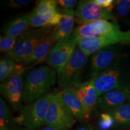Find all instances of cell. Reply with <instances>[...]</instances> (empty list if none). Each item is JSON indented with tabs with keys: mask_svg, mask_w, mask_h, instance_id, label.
<instances>
[{
	"mask_svg": "<svg viewBox=\"0 0 130 130\" xmlns=\"http://www.w3.org/2000/svg\"><path fill=\"white\" fill-rule=\"evenodd\" d=\"M40 130H59L56 129V128H53V127H50V126H47V127H45L44 128H42Z\"/></svg>",
	"mask_w": 130,
	"mask_h": 130,
	"instance_id": "1f68e13d",
	"label": "cell"
},
{
	"mask_svg": "<svg viewBox=\"0 0 130 130\" xmlns=\"http://www.w3.org/2000/svg\"><path fill=\"white\" fill-rule=\"evenodd\" d=\"M121 45H130V30L123 32V39Z\"/></svg>",
	"mask_w": 130,
	"mask_h": 130,
	"instance_id": "f546056e",
	"label": "cell"
},
{
	"mask_svg": "<svg viewBox=\"0 0 130 130\" xmlns=\"http://www.w3.org/2000/svg\"><path fill=\"white\" fill-rule=\"evenodd\" d=\"M30 14H22L7 22L4 27L5 35L13 37H19L22 35L30 27Z\"/></svg>",
	"mask_w": 130,
	"mask_h": 130,
	"instance_id": "ac0fdd59",
	"label": "cell"
},
{
	"mask_svg": "<svg viewBox=\"0 0 130 130\" xmlns=\"http://www.w3.org/2000/svg\"><path fill=\"white\" fill-rule=\"evenodd\" d=\"M121 48L118 45L101 49L92 55L90 61V79L108 69L118 60Z\"/></svg>",
	"mask_w": 130,
	"mask_h": 130,
	"instance_id": "30bf717a",
	"label": "cell"
},
{
	"mask_svg": "<svg viewBox=\"0 0 130 130\" xmlns=\"http://www.w3.org/2000/svg\"><path fill=\"white\" fill-rule=\"evenodd\" d=\"M107 113L115 119L113 130H125L130 128V102Z\"/></svg>",
	"mask_w": 130,
	"mask_h": 130,
	"instance_id": "d6986e66",
	"label": "cell"
},
{
	"mask_svg": "<svg viewBox=\"0 0 130 130\" xmlns=\"http://www.w3.org/2000/svg\"><path fill=\"white\" fill-rule=\"evenodd\" d=\"M120 27L117 22H110L105 19H100L75 28L73 34L78 38H88L104 36L120 31Z\"/></svg>",
	"mask_w": 130,
	"mask_h": 130,
	"instance_id": "8fae6325",
	"label": "cell"
},
{
	"mask_svg": "<svg viewBox=\"0 0 130 130\" xmlns=\"http://www.w3.org/2000/svg\"><path fill=\"white\" fill-rule=\"evenodd\" d=\"M56 71L49 66H41L31 70L24 78V101L30 104L40 98L51 93L56 83Z\"/></svg>",
	"mask_w": 130,
	"mask_h": 130,
	"instance_id": "6da1fadb",
	"label": "cell"
},
{
	"mask_svg": "<svg viewBox=\"0 0 130 130\" xmlns=\"http://www.w3.org/2000/svg\"><path fill=\"white\" fill-rule=\"evenodd\" d=\"M130 95L129 87L113 90L98 97L96 108L107 113L125 104Z\"/></svg>",
	"mask_w": 130,
	"mask_h": 130,
	"instance_id": "4fadbf2b",
	"label": "cell"
},
{
	"mask_svg": "<svg viewBox=\"0 0 130 130\" xmlns=\"http://www.w3.org/2000/svg\"><path fill=\"white\" fill-rule=\"evenodd\" d=\"M115 14L116 20L130 25V0L115 1Z\"/></svg>",
	"mask_w": 130,
	"mask_h": 130,
	"instance_id": "603a6c76",
	"label": "cell"
},
{
	"mask_svg": "<svg viewBox=\"0 0 130 130\" xmlns=\"http://www.w3.org/2000/svg\"><path fill=\"white\" fill-rule=\"evenodd\" d=\"M90 79L98 97L115 89L129 87L119 60L108 69Z\"/></svg>",
	"mask_w": 130,
	"mask_h": 130,
	"instance_id": "8992f818",
	"label": "cell"
},
{
	"mask_svg": "<svg viewBox=\"0 0 130 130\" xmlns=\"http://www.w3.org/2000/svg\"><path fill=\"white\" fill-rule=\"evenodd\" d=\"M0 130H14V129H12V128L6 127V126H1V127H0Z\"/></svg>",
	"mask_w": 130,
	"mask_h": 130,
	"instance_id": "d6a6232c",
	"label": "cell"
},
{
	"mask_svg": "<svg viewBox=\"0 0 130 130\" xmlns=\"http://www.w3.org/2000/svg\"><path fill=\"white\" fill-rule=\"evenodd\" d=\"M129 102H130V95H129Z\"/></svg>",
	"mask_w": 130,
	"mask_h": 130,
	"instance_id": "e575fe53",
	"label": "cell"
},
{
	"mask_svg": "<svg viewBox=\"0 0 130 130\" xmlns=\"http://www.w3.org/2000/svg\"><path fill=\"white\" fill-rule=\"evenodd\" d=\"M53 95V93H50L30 104L22 107L15 118V122L32 130L46 125V113Z\"/></svg>",
	"mask_w": 130,
	"mask_h": 130,
	"instance_id": "3957f363",
	"label": "cell"
},
{
	"mask_svg": "<svg viewBox=\"0 0 130 130\" xmlns=\"http://www.w3.org/2000/svg\"><path fill=\"white\" fill-rule=\"evenodd\" d=\"M27 69L28 68L24 66L0 85L1 94L9 101L15 111L20 110L22 107L25 78L24 74Z\"/></svg>",
	"mask_w": 130,
	"mask_h": 130,
	"instance_id": "ba28073f",
	"label": "cell"
},
{
	"mask_svg": "<svg viewBox=\"0 0 130 130\" xmlns=\"http://www.w3.org/2000/svg\"><path fill=\"white\" fill-rule=\"evenodd\" d=\"M77 95L85 108L90 115L96 108L98 96L94 87L92 81L89 80L83 83L76 88Z\"/></svg>",
	"mask_w": 130,
	"mask_h": 130,
	"instance_id": "2e32d148",
	"label": "cell"
},
{
	"mask_svg": "<svg viewBox=\"0 0 130 130\" xmlns=\"http://www.w3.org/2000/svg\"><path fill=\"white\" fill-rule=\"evenodd\" d=\"M88 58V55L77 46L70 60L61 72L57 74L60 90H62L68 87L77 88L82 83L81 77Z\"/></svg>",
	"mask_w": 130,
	"mask_h": 130,
	"instance_id": "5b68a950",
	"label": "cell"
},
{
	"mask_svg": "<svg viewBox=\"0 0 130 130\" xmlns=\"http://www.w3.org/2000/svg\"><path fill=\"white\" fill-rule=\"evenodd\" d=\"M54 27L51 32L36 47L32 54L23 63H22V64L28 68V67L40 64V63L46 60L49 54L56 44L54 36Z\"/></svg>",
	"mask_w": 130,
	"mask_h": 130,
	"instance_id": "9a60e30c",
	"label": "cell"
},
{
	"mask_svg": "<svg viewBox=\"0 0 130 130\" xmlns=\"http://www.w3.org/2000/svg\"><path fill=\"white\" fill-rule=\"evenodd\" d=\"M18 37L4 35L0 37V50L3 53H9L15 46Z\"/></svg>",
	"mask_w": 130,
	"mask_h": 130,
	"instance_id": "484cf974",
	"label": "cell"
},
{
	"mask_svg": "<svg viewBox=\"0 0 130 130\" xmlns=\"http://www.w3.org/2000/svg\"><path fill=\"white\" fill-rule=\"evenodd\" d=\"M15 118L13 117L12 111L3 98L0 99V127L6 126L16 130ZM18 125V124H17Z\"/></svg>",
	"mask_w": 130,
	"mask_h": 130,
	"instance_id": "7402d4cb",
	"label": "cell"
},
{
	"mask_svg": "<svg viewBox=\"0 0 130 130\" xmlns=\"http://www.w3.org/2000/svg\"><path fill=\"white\" fill-rule=\"evenodd\" d=\"M75 16L63 14L60 24L54 27V36L56 43L66 39L72 35L75 29Z\"/></svg>",
	"mask_w": 130,
	"mask_h": 130,
	"instance_id": "ffe728a7",
	"label": "cell"
},
{
	"mask_svg": "<svg viewBox=\"0 0 130 130\" xmlns=\"http://www.w3.org/2000/svg\"><path fill=\"white\" fill-rule=\"evenodd\" d=\"M115 119L111 115L107 113H102L97 123L99 130H113L115 128Z\"/></svg>",
	"mask_w": 130,
	"mask_h": 130,
	"instance_id": "d4e9b609",
	"label": "cell"
},
{
	"mask_svg": "<svg viewBox=\"0 0 130 130\" xmlns=\"http://www.w3.org/2000/svg\"><path fill=\"white\" fill-rule=\"evenodd\" d=\"M75 19L77 23L83 25L100 19L111 20L117 22L113 12L103 9L93 0H81L78 1L75 10Z\"/></svg>",
	"mask_w": 130,
	"mask_h": 130,
	"instance_id": "9c48e42d",
	"label": "cell"
},
{
	"mask_svg": "<svg viewBox=\"0 0 130 130\" xmlns=\"http://www.w3.org/2000/svg\"><path fill=\"white\" fill-rule=\"evenodd\" d=\"M72 130H96L92 126L87 124H83L75 127Z\"/></svg>",
	"mask_w": 130,
	"mask_h": 130,
	"instance_id": "4dcf8cb0",
	"label": "cell"
},
{
	"mask_svg": "<svg viewBox=\"0 0 130 130\" xmlns=\"http://www.w3.org/2000/svg\"><path fill=\"white\" fill-rule=\"evenodd\" d=\"M30 13L29 23L31 28L56 27L60 24L63 17V14L60 11L50 14H39L32 11Z\"/></svg>",
	"mask_w": 130,
	"mask_h": 130,
	"instance_id": "e0dca14e",
	"label": "cell"
},
{
	"mask_svg": "<svg viewBox=\"0 0 130 130\" xmlns=\"http://www.w3.org/2000/svg\"><path fill=\"white\" fill-rule=\"evenodd\" d=\"M93 1L99 6L106 9L110 12H113L115 9V1L113 0H93Z\"/></svg>",
	"mask_w": 130,
	"mask_h": 130,
	"instance_id": "4316f807",
	"label": "cell"
},
{
	"mask_svg": "<svg viewBox=\"0 0 130 130\" xmlns=\"http://www.w3.org/2000/svg\"><path fill=\"white\" fill-rule=\"evenodd\" d=\"M57 4L63 9H74L77 1L74 0H58Z\"/></svg>",
	"mask_w": 130,
	"mask_h": 130,
	"instance_id": "83f0119b",
	"label": "cell"
},
{
	"mask_svg": "<svg viewBox=\"0 0 130 130\" xmlns=\"http://www.w3.org/2000/svg\"><path fill=\"white\" fill-rule=\"evenodd\" d=\"M30 3V0H11L9 2V6L12 9H18L27 6Z\"/></svg>",
	"mask_w": 130,
	"mask_h": 130,
	"instance_id": "f1b7e54d",
	"label": "cell"
},
{
	"mask_svg": "<svg viewBox=\"0 0 130 130\" xmlns=\"http://www.w3.org/2000/svg\"><path fill=\"white\" fill-rule=\"evenodd\" d=\"M76 48L77 37L72 33L68 38L56 43L45 61L57 74L70 60Z\"/></svg>",
	"mask_w": 130,
	"mask_h": 130,
	"instance_id": "52a82bcc",
	"label": "cell"
},
{
	"mask_svg": "<svg viewBox=\"0 0 130 130\" xmlns=\"http://www.w3.org/2000/svg\"><path fill=\"white\" fill-rule=\"evenodd\" d=\"M53 28V27L28 28L18 38L15 46L7 56L17 63L22 64L32 54Z\"/></svg>",
	"mask_w": 130,
	"mask_h": 130,
	"instance_id": "7a4b0ae2",
	"label": "cell"
},
{
	"mask_svg": "<svg viewBox=\"0 0 130 130\" xmlns=\"http://www.w3.org/2000/svg\"><path fill=\"white\" fill-rule=\"evenodd\" d=\"M125 130H130V128H128V129H125Z\"/></svg>",
	"mask_w": 130,
	"mask_h": 130,
	"instance_id": "d590c367",
	"label": "cell"
},
{
	"mask_svg": "<svg viewBox=\"0 0 130 130\" xmlns=\"http://www.w3.org/2000/svg\"><path fill=\"white\" fill-rule=\"evenodd\" d=\"M57 1L54 0H41L37 3L32 12L39 14H50L59 12Z\"/></svg>",
	"mask_w": 130,
	"mask_h": 130,
	"instance_id": "cb8c5ba5",
	"label": "cell"
},
{
	"mask_svg": "<svg viewBox=\"0 0 130 130\" xmlns=\"http://www.w3.org/2000/svg\"><path fill=\"white\" fill-rule=\"evenodd\" d=\"M63 100L68 105L77 121L81 123H85L89 120L90 115L78 98L74 87H66L60 90Z\"/></svg>",
	"mask_w": 130,
	"mask_h": 130,
	"instance_id": "5bb4252c",
	"label": "cell"
},
{
	"mask_svg": "<svg viewBox=\"0 0 130 130\" xmlns=\"http://www.w3.org/2000/svg\"><path fill=\"white\" fill-rule=\"evenodd\" d=\"M123 39V31L114 32L111 35L95 37H77V46L89 56L105 47L121 44Z\"/></svg>",
	"mask_w": 130,
	"mask_h": 130,
	"instance_id": "7c38bea8",
	"label": "cell"
},
{
	"mask_svg": "<svg viewBox=\"0 0 130 130\" xmlns=\"http://www.w3.org/2000/svg\"><path fill=\"white\" fill-rule=\"evenodd\" d=\"M24 67L22 64H19L9 57L1 58L0 61V81L4 82Z\"/></svg>",
	"mask_w": 130,
	"mask_h": 130,
	"instance_id": "44dd1931",
	"label": "cell"
},
{
	"mask_svg": "<svg viewBox=\"0 0 130 130\" xmlns=\"http://www.w3.org/2000/svg\"><path fill=\"white\" fill-rule=\"evenodd\" d=\"M22 130H32V129H27V128H24V129H22Z\"/></svg>",
	"mask_w": 130,
	"mask_h": 130,
	"instance_id": "836d02e7",
	"label": "cell"
},
{
	"mask_svg": "<svg viewBox=\"0 0 130 130\" xmlns=\"http://www.w3.org/2000/svg\"><path fill=\"white\" fill-rule=\"evenodd\" d=\"M77 119L63 100L60 90L55 91L49 105L45 124L59 130L71 129Z\"/></svg>",
	"mask_w": 130,
	"mask_h": 130,
	"instance_id": "277c9868",
	"label": "cell"
}]
</instances>
